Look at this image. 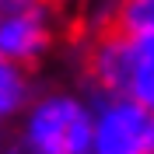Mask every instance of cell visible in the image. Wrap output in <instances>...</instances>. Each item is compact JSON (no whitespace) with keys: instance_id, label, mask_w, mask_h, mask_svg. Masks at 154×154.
Returning a JSON list of instances; mask_svg holds the SVG:
<instances>
[{"instance_id":"6da1fadb","label":"cell","mask_w":154,"mask_h":154,"mask_svg":"<svg viewBox=\"0 0 154 154\" xmlns=\"http://www.w3.org/2000/svg\"><path fill=\"white\" fill-rule=\"evenodd\" d=\"M18 137L38 154H95V105L63 88L42 91L21 112Z\"/></svg>"},{"instance_id":"7a4b0ae2","label":"cell","mask_w":154,"mask_h":154,"mask_svg":"<svg viewBox=\"0 0 154 154\" xmlns=\"http://www.w3.org/2000/svg\"><path fill=\"white\" fill-rule=\"evenodd\" d=\"M56 46V7L49 0H7L0 7V56L35 67Z\"/></svg>"},{"instance_id":"3957f363","label":"cell","mask_w":154,"mask_h":154,"mask_svg":"<svg viewBox=\"0 0 154 154\" xmlns=\"http://www.w3.org/2000/svg\"><path fill=\"white\" fill-rule=\"evenodd\" d=\"M95 154H154V112L126 95H98Z\"/></svg>"},{"instance_id":"277c9868","label":"cell","mask_w":154,"mask_h":154,"mask_svg":"<svg viewBox=\"0 0 154 154\" xmlns=\"http://www.w3.org/2000/svg\"><path fill=\"white\" fill-rule=\"evenodd\" d=\"M32 67L25 63H14V60L0 56V123H18L21 112L28 109V102L35 98V88H32Z\"/></svg>"},{"instance_id":"5b68a950","label":"cell","mask_w":154,"mask_h":154,"mask_svg":"<svg viewBox=\"0 0 154 154\" xmlns=\"http://www.w3.org/2000/svg\"><path fill=\"white\" fill-rule=\"evenodd\" d=\"M119 95L133 98L154 112V49H147L140 38H130V63H126Z\"/></svg>"},{"instance_id":"8992f818","label":"cell","mask_w":154,"mask_h":154,"mask_svg":"<svg viewBox=\"0 0 154 154\" xmlns=\"http://www.w3.org/2000/svg\"><path fill=\"white\" fill-rule=\"evenodd\" d=\"M109 28L130 38L154 35V0H116L109 14Z\"/></svg>"},{"instance_id":"52a82bcc","label":"cell","mask_w":154,"mask_h":154,"mask_svg":"<svg viewBox=\"0 0 154 154\" xmlns=\"http://www.w3.org/2000/svg\"><path fill=\"white\" fill-rule=\"evenodd\" d=\"M0 154H38V151L28 144V140H21V137L14 133V137L7 140V144H4V151H0Z\"/></svg>"},{"instance_id":"ba28073f","label":"cell","mask_w":154,"mask_h":154,"mask_svg":"<svg viewBox=\"0 0 154 154\" xmlns=\"http://www.w3.org/2000/svg\"><path fill=\"white\" fill-rule=\"evenodd\" d=\"M53 7H70V4H95V0H49Z\"/></svg>"},{"instance_id":"9c48e42d","label":"cell","mask_w":154,"mask_h":154,"mask_svg":"<svg viewBox=\"0 0 154 154\" xmlns=\"http://www.w3.org/2000/svg\"><path fill=\"white\" fill-rule=\"evenodd\" d=\"M4 144H7V137H4V123H0V151H4Z\"/></svg>"},{"instance_id":"30bf717a","label":"cell","mask_w":154,"mask_h":154,"mask_svg":"<svg viewBox=\"0 0 154 154\" xmlns=\"http://www.w3.org/2000/svg\"><path fill=\"white\" fill-rule=\"evenodd\" d=\"M4 4H7V0H0V7H4Z\"/></svg>"}]
</instances>
